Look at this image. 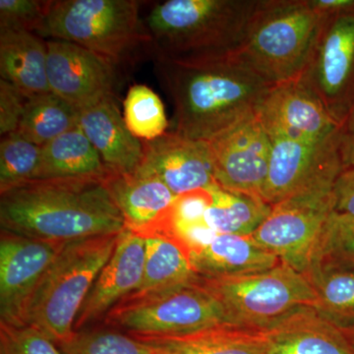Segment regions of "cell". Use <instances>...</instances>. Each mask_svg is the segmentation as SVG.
Wrapping results in <instances>:
<instances>
[{
	"mask_svg": "<svg viewBox=\"0 0 354 354\" xmlns=\"http://www.w3.org/2000/svg\"><path fill=\"white\" fill-rule=\"evenodd\" d=\"M156 67L174 104V131L209 142L257 114L268 91L264 82L232 55L165 59Z\"/></svg>",
	"mask_w": 354,
	"mask_h": 354,
	"instance_id": "obj_1",
	"label": "cell"
},
{
	"mask_svg": "<svg viewBox=\"0 0 354 354\" xmlns=\"http://www.w3.org/2000/svg\"><path fill=\"white\" fill-rule=\"evenodd\" d=\"M1 230L68 242L127 228L106 179H37L0 193Z\"/></svg>",
	"mask_w": 354,
	"mask_h": 354,
	"instance_id": "obj_2",
	"label": "cell"
},
{
	"mask_svg": "<svg viewBox=\"0 0 354 354\" xmlns=\"http://www.w3.org/2000/svg\"><path fill=\"white\" fill-rule=\"evenodd\" d=\"M259 0H167L145 21L156 58L230 55L241 44Z\"/></svg>",
	"mask_w": 354,
	"mask_h": 354,
	"instance_id": "obj_3",
	"label": "cell"
},
{
	"mask_svg": "<svg viewBox=\"0 0 354 354\" xmlns=\"http://www.w3.org/2000/svg\"><path fill=\"white\" fill-rule=\"evenodd\" d=\"M322 13L314 0H259L232 55L269 85L295 80L304 69Z\"/></svg>",
	"mask_w": 354,
	"mask_h": 354,
	"instance_id": "obj_4",
	"label": "cell"
},
{
	"mask_svg": "<svg viewBox=\"0 0 354 354\" xmlns=\"http://www.w3.org/2000/svg\"><path fill=\"white\" fill-rule=\"evenodd\" d=\"M120 234L65 244L32 292L23 325L36 328L57 344L69 339L75 333L81 307L113 255Z\"/></svg>",
	"mask_w": 354,
	"mask_h": 354,
	"instance_id": "obj_5",
	"label": "cell"
},
{
	"mask_svg": "<svg viewBox=\"0 0 354 354\" xmlns=\"http://www.w3.org/2000/svg\"><path fill=\"white\" fill-rule=\"evenodd\" d=\"M139 6L134 0L48 1L36 35L78 44L116 67L141 48H153Z\"/></svg>",
	"mask_w": 354,
	"mask_h": 354,
	"instance_id": "obj_6",
	"label": "cell"
},
{
	"mask_svg": "<svg viewBox=\"0 0 354 354\" xmlns=\"http://www.w3.org/2000/svg\"><path fill=\"white\" fill-rule=\"evenodd\" d=\"M202 283L220 300L230 325L246 329L268 332L318 304L306 274L283 262L266 271Z\"/></svg>",
	"mask_w": 354,
	"mask_h": 354,
	"instance_id": "obj_7",
	"label": "cell"
},
{
	"mask_svg": "<svg viewBox=\"0 0 354 354\" xmlns=\"http://www.w3.org/2000/svg\"><path fill=\"white\" fill-rule=\"evenodd\" d=\"M344 165L326 169L304 187L272 205L251 235L253 241L297 271L306 274L324 227L335 211L334 186Z\"/></svg>",
	"mask_w": 354,
	"mask_h": 354,
	"instance_id": "obj_8",
	"label": "cell"
},
{
	"mask_svg": "<svg viewBox=\"0 0 354 354\" xmlns=\"http://www.w3.org/2000/svg\"><path fill=\"white\" fill-rule=\"evenodd\" d=\"M135 337H179L230 325L220 300L202 283L128 297L104 318Z\"/></svg>",
	"mask_w": 354,
	"mask_h": 354,
	"instance_id": "obj_9",
	"label": "cell"
},
{
	"mask_svg": "<svg viewBox=\"0 0 354 354\" xmlns=\"http://www.w3.org/2000/svg\"><path fill=\"white\" fill-rule=\"evenodd\" d=\"M297 79L341 127L354 106V2L323 11Z\"/></svg>",
	"mask_w": 354,
	"mask_h": 354,
	"instance_id": "obj_10",
	"label": "cell"
},
{
	"mask_svg": "<svg viewBox=\"0 0 354 354\" xmlns=\"http://www.w3.org/2000/svg\"><path fill=\"white\" fill-rule=\"evenodd\" d=\"M207 143L216 183L223 189L264 201L272 144L257 114Z\"/></svg>",
	"mask_w": 354,
	"mask_h": 354,
	"instance_id": "obj_11",
	"label": "cell"
},
{
	"mask_svg": "<svg viewBox=\"0 0 354 354\" xmlns=\"http://www.w3.org/2000/svg\"><path fill=\"white\" fill-rule=\"evenodd\" d=\"M65 244L1 230L0 324L23 325L32 292Z\"/></svg>",
	"mask_w": 354,
	"mask_h": 354,
	"instance_id": "obj_12",
	"label": "cell"
},
{
	"mask_svg": "<svg viewBox=\"0 0 354 354\" xmlns=\"http://www.w3.org/2000/svg\"><path fill=\"white\" fill-rule=\"evenodd\" d=\"M50 90L77 111L114 95L115 66L78 44L46 41Z\"/></svg>",
	"mask_w": 354,
	"mask_h": 354,
	"instance_id": "obj_13",
	"label": "cell"
},
{
	"mask_svg": "<svg viewBox=\"0 0 354 354\" xmlns=\"http://www.w3.org/2000/svg\"><path fill=\"white\" fill-rule=\"evenodd\" d=\"M257 116L270 138L320 142L339 129L315 95L297 79L270 88Z\"/></svg>",
	"mask_w": 354,
	"mask_h": 354,
	"instance_id": "obj_14",
	"label": "cell"
},
{
	"mask_svg": "<svg viewBox=\"0 0 354 354\" xmlns=\"http://www.w3.org/2000/svg\"><path fill=\"white\" fill-rule=\"evenodd\" d=\"M145 260V237L125 228L81 307L74 326L75 332L104 320L111 310L138 290Z\"/></svg>",
	"mask_w": 354,
	"mask_h": 354,
	"instance_id": "obj_15",
	"label": "cell"
},
{
	"mask_svg": "<svg viewBox=\"0 0 354 354\" xmlns=\"http://www.w3.org/2000/svg\"><path fill=\"white\" fill-rule=\"evenodd\" d=\"M339 131L320 142H304L276 137L271 139L269 171L263 199L272 205L304 187L333 165L342 162Z\"/></svg>",
	"mask_w": 354,
	"mask_h": 354,
	"instance_id": "obj_16",
	"label": "cell"
},
{
	"mask_svg": "<svg viewBox=\"0 0 354 354\" xmlns=\"http://www.w3.org/2000/svg\"><path fill=\"white\" fill-rule=\"evenodd\" d=\"M141 167L153 172L176 196L216 184L208 143L167 132L152 141H142Z\"/></svg>",
	"mask_w": 354,
	"mask_h": 354,
	"instance_id": "obj_17",
	"label": "cell"
},
{
	"mask_svg": "<svg viewBox=\"0 0 354 354\" xmlns=\"http://www.w3.org/2000/svg\"><path fill=\"white\" fill-rule=\"evenodd\" d=\"M106 184L125 221L142 236L164 234L176 195L153 172L140 167L132 174H111Z\"/></svg>",
	"mask_w": 354,
	"mask_h": 354,
	"instance_id": "obj_18",
	"label": "cell"
},
{
	"mask_svg": "<svg viewBox=\"0 0 354 354\" xmlns=\"http://www.w3.org/2000/svg\"><path fill=\"white\" fill-rule=\"evenodd\" d=\"M78 125L111 174H132L141 167L143 142L128 129L114 95L79 111Z\"/></svg>",
	"mask_w": 354,
	"mask_h": 354,
	"instance_id": "obj_19",
	"label": "cell"
},
{
	"mask_svg": "<svg viewBox=\"0 0 354 354\" xmlns=\"http://www.w3.org/2000/svg\"><path fill=\"white\" fill-rule=\"evenodd\" d=\"M191 262L202 279L244 276L266 271L281 262L253 241L251 235L216 234L190 252Z\"/></svg>",
	"mask_w": 354,
	"mask_h": 354,
	"instance_id": "obj_20",
	"label": "cell"
},
{
	"mask_svg": "<svg viewBox=\"0 0 354 354\" xmlns=\"http://www.w3.org/2000/svg\"><path fill=\"white\" fill-rule=\"evenodd\" d=\"M269 354H354L344 330L315 309L305 310L268 330Z\"/></svg>",
	"mask_w": 354,
	"mask_h": 354,
	"instance_id": "obj_21",
	"label": "cell"
},
{
	"mask_svg": "<svg viewBox=\"0 0 354 354\" xmlns=\"http://www.w3.org/2000/svg\"><path fill=\"white\" fill-rule=\"evenodd\" d=\"M46 41L34 32L0 29V74L27 99L50 93Z\"/></svg>",
	"mask_w": 354,
	"mask_h": 354,
	"instance_id": "obj_22",
	"label": "cell"
},
{
	"mask_svg": "<svg viewBox=\"0 0 354 354\" xmlns=\"http://www.w3.org/2000/svg\"><path fill=\"white\" fill-rule=\"evenodd\" d=\"M135 337V335H134ZM155 354H269L266 330L223 325L179 337H136Z\"/></svg>",
	"mask_w": 354,
	"mask_h": 354,
	"instance_id": "obj_23",
	"label": "cell"
},
{
	"mask_svg": "<svg viewBox=\"0 0 354 354\" xmlns=\"http://www.w3.org/2000/svg\"><path fill=\"white\" fill-rule=\"evenodd\" d=\"M109 171L79 125L41 147L37 179H106Z\"/></svg>",
	"mask_w": 354,
	"mask_h": 354,
	"instance_id": "obj_24",
	"label": "cell"
},
{
	"mask_svg": "<svg viewBox=\"0 0 354 354\" xmlns=\"http://www.w3.org/2000/svg\"><path fill=\"white\" fill-rule=\"evenodd\" d=\"M143 279L129 297H143L199 281L188 249L176 237L165 234L147 235ZM128 298V297H127Z\"/></svg>",
	"mask_w": 354,
	"mask_h": 354,
	"instance_id": "obj_25",
	"label": "cell"
},
{
	"mask_svg": "<svg viewBox=\"0 0 354 354\" xmlns=\"http://www.w3.org/2000/svg\"><path fill=\"white\" fill-rule=\"evenodd\" d=\"M209 191L211 201L205 220L216 234H252L271 212V205L263 200L223 189L218 183Z\"/></svg>",
	"mask_w": 354,
	"mask_h": 354,
	"instance_id": "obj_26",
	"label": "cell"
},
{
	"mask_svg": "<svg viewBox=\"0 0 354 354\" xmlns=\"http://www.w3.org/2000/svg\"><path fill=\"white\" fill-rule=\"evenodd\" d=\"M317 295L316 311L342 330L354 327V268L314 266L306 272Z\"/></svg>",
	"mask_w": 354,
	"mask_h": 354,
	"instance_id": "obj_27",
	"label": "cell"
},
{
	"mask_svg": "<svg viewBox=\"0 0 354 354\" xmlns=\"http://www.w3.org/2000/svg\"><path fill=\"white\" fill-rule=\"evenodd\" d=\"M79 111L62 97L48 93L28 99L17 133L43 147L78 125Z\"/></svg>",
	"mask_w": 354,
	"mask_h": 354,
	"instance_id": "obj_28",
	"label": "cell"
},
{
	"mask_svg": "<svg viewBox=\"0 0 354 354\" xmlns=\"http://www.w3.org/2000/svg\"><path fill=\"white\" fill-rule=\"evenodd\" d=\"M124 118L128 129L141 141H152L167 133L169 127L164 104L148 86H132L124 102Z\"/></svg>",
	"mask_w": 354,
	"mask_h": 354,
	"instance_id": "obj_29",
	"label": "cell"
},
{
	"mask_svg": "<svg viewBox=\"0 0 354 354\" xmlns=\"http://www.w3.org/2000/svg\"><path fill=\"white\" fill-rule=\"evenodd\" d=\"M41 147L14 132L2 137L0 144V193L35 180L41 160Z\"/></svg>",
	"mask_w": 354,
	"mask_h": 354,
	"instance_id": "obj_30",
	"label": "cell"
},
{
	"mask_svg": "<svg viewBox=\"0 0 354 354\" xmlns=\"http://www.w3.org/2000/svg\"><path fill=\"white\" fill-rule=\"evenodd\" d=\"M62 354H155L138 337L114 330H82L57 344Z\"/></svg>",
	"mask_w": 354,
	"mask_h": 354,
	"instance_id": "obj_31",
	"label": "cell"
},
{
	"mask_svg": "<svg viewBox=\"0 0 354 354\" xmlns=\"http://www.w3.org/2000/svg\"><path fill=\"white\" fill-rule=\"evenodd\" d=\"M314 266L354 268L353 216L330 214L310 268Z\"/></svg>",
	"mask_w": 354,
	"mask_h": 354,
	"instance_id": "obj_32",
	"label": "cell"
},
{
	"mask_svg": "<svg viewBox=\"0 0 354 354\" xmlns=\"http://www.w3.org/2000/svg\"><path fill=\"white\" fill-rule=\"evenodd\" d=\"M0 354H62L55 342L28 325L0 324Z\"/></svg>",
	"mask_w": 354,
	"mask_h": 354,
	"instance_id": "obj_33",
	"label": "cell"
},
{
	"mask_svg": "<svg viewBox=\"0 0 354 354\" xmlns=\"http://www.w3.org/2000/svg\"><path fill=\"white\" fill-rule=\"evenodd\" d=\"M48 1L0 0V29L23 30L36 34L46 14Z\"/></svg>",
	"mask_w": 354,
	"mask_h": 354,
	"instance_id": "obj_34",
	"label": "cell"
},
{
	"mask_svg": "<svg viewBox=\"0 0 354 354\" xmlns=\"http://www.w3.org/2000/svg\"><path fill=\"white\" fill-rule=\"evenodd\" d=\"M27 97L12 84L0 81V134L1 137L17 132Z\"/></svg>",
	"mask_w": 354,
	"mask_h": 354,
	"instance_id": "obj_35",
	"label": "cell"
},
{
	"mask_svg": "<svg viewBox=\"0 0 354 354\" xmlns=\"http://www.w3.org/2000/svg\"><path fill=\"white\" fill-rule=\"evenodd\" d=\"M335 211L354 216V165L344 167L335 179Z\"/></svg>",
	"mask_w": 354,
	"mask_h": 354,
	"instance_id": "obj_36",
	"label": "cell"
},
{
	"mask_svg": "<svg viewBox=\"0 0 354 354\" xmlns=\"http://www.w3.org/2000/svg\"><path fill=\"white\" fill-rule=\"evenodd\" d=\"M339 148L344 167L354 165V106L339 127Z\"/></svg>",
	"mask_w": 354,
	"mask_h": 354,
	"instance_id": "obj_37",
	"label": "cell"
},
{
	"mask_svg": "<svg viewBox=\"0 0 354 354\" xmlns=\"http://www.w3.org/2000/svg\"><path fill=\"white\" fill-rule=\"evenodd\" d=\"M314 2L321 10L328 11L351 6L353 3L354 0H314Z\"/></svg>",
	"mask_w": 354,
	"mask_h": 354,
	"instance_id": "obj_38",
	"label": "cell"
},
{
	"mask_svg": "<svg viewBox=\"0 0 354 354\" xmlns=\"http://www.w3.org/2000/svg\"><path fill=\"white\" fill-rule=\"evenodd\" d=\"M344 330L346 332V334L348 335V339H351V342H353L354 346V327L351 328V329Z\"/></svg>",
	"mask_w": 354,
	"mask_h": 354,
	"instance_id": "obj_39",
	"label": "cell"
}]
</instances>
